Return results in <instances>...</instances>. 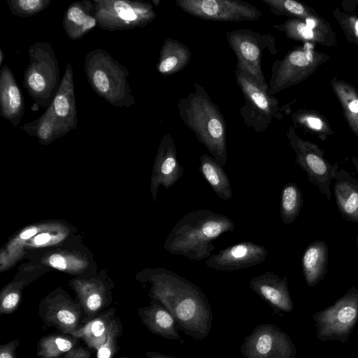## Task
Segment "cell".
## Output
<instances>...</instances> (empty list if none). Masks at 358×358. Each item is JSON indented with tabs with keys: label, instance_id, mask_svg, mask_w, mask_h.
<instances>
[{
	"label": "cell",
	"instance_id": "6da1fadb",
	"mask_svg": "<svg viewBox=\"0 0 358 358\" xmlns=\"http://www.w3.org/2000/svg\"><path fill=\"white\" fill-rule=\"evenodd\" d=\"M152 296L173 315L179 328L196 340L206 338L212 326L210 305L199 287L178 273L158 270Z\"/></svg>",
	"mask_w": 358,
	"mask_h": 358
},
{
	"label": "cell",
	"instance_id": "7a4b0ae2",
	"mask_svg": "<svg viewBox=\"0 0 358 358\" xmlns=\"http://www.w3.org/2000/svg\"><path fill=\"white\" fill-rule=\"evenodd\" d=\"M234 221L210 210H195L185 215L174 225L165 241V249L192 261L208 258L215 249L213 241L233 231Z\"/></svg>",
	"mask_w": 358,
	"mask_h": 358
},
{
	"label": "cell",
	"instance_id": "3957f363",
	"mask_svg": "<svg viewBox=\"0 0 358 358\" xmlns=\"http://www.w3.org/2000/svg\"><path fill=\"white\" fill-rule=\"evenodd\" d=\"M178 113L185 125L196 136L212 157L222 166L227 164V124L217 104L206 89L195 83L194 91L178 103Z\"/></svg>",
	"mask_w": 358,
	"mask_h": 358
},
{
	"label": "cell",
	"instance_id": "277c9868",
	"mask_svg": "<svg viewBox=\"0 0 358 358\" xmlns=\"http://www.w3.org/2000/svg\"><path fill=\"white\" fill-rule=\"evenodd\" d=\"M235 77L245 99L239 110L245 125L257 132H262L273 120L282 118L284 107H280L278 101L268 93V87L262 85L238 66H236Z\"/></svg>",
	"mask_w": 358,
	"mask_h": 358
},
{
	"label": "cell",
	"instance_id": "5b68a950",
	"mask_svg": "<svg viewBox=\"0 0 358 358\" xmlns=\"http://www.w3.org/2000/svg\"><path fill=\"white\" fill-rule=\"evenodd\" d=\"M313 45L305 43L290 50L282 59L274 62L268 83L271 95L299 84L330 59V56L315 50Z\"/></svg>",
	"mask_w": 358,
	"mask_h": 358
},
{
	"label": "cell",
	"instance_id": "8992f818",
	"mask_svg": "<svg viewBox=\"0 0 358 358\" xmlns=\"http://www.w3.org/2000/svg\"><path fill=\"white\" fill-rule=\"evenodd\" d=\"M318 340L346 343L358 322V288L352 287L332 305L313 315Z\"/></svg>",
	"mask_w": 358,
	"mask_h": 358
},
{
	"label": "cell",
	"instance_id": "52a82bcc",
	"mask_svg": "<svg viewBox=\"0 0 358 358\" xmlns=\"http://www.w3.org/2000/svg\"><path fill=\"white\" fill-rule=\"evenodd\" d=\"M227 43L234 52L236 66L252 76L262 85L268 87L262 69L263 52H278L274 37L245 28L226 33Z\"/></svg>",
	"mask_w": 358,
	"mask_h": 358
},
{
	"label": "cell",
	"instance_id": "ba28073f",
	"mask_svg": "<svg viewBox=\"0 0 358 358\" xmlns=\"http://www.w3.org/2000/svg\"><path fill=\"white\" fill-rule=\"evenodd\" d=\"M287 136L294 151L296 162L306 171L309 182L330 201L331 184L338 171V163L329 162L324 157V150L317 145L300 138L294 127H289Z\"/></svg>",
	"mask_w": 358,
	"mask_h": 358
},
{
	"label": "cell",
	"instance_id": "9c48e42d",
	"mask_svg": "<svg viewBox=\"0 0 358 358\" xmlns=\"http://www.w3.org/2000/svg\"><path fill=\"white\" fill-rule=\"evenodd\" d=\"M178 7L190 15L210 21L239 22L257 20L262 11L242 0H176Z\"/></svg>",
	"mask_w": 358,
	"mask_h": 358
},
{
	"label": "cell",
	"instance_id": "30bf717a",
	"mask_svg": "<svg viewBox=\"0 0 358 358\" xmlns=\"http://www.w3.org/2000/svg\"><path fill=\"white\" fill-rule=\"evenodd\" d=\"M244 358H296V348L290 337L272 324L257 326L241 348Z\"/></svg>",
	"mask_w": 358,
	"mask_h": 358
},
{
	"label": "cell",
	"instance_id": "8fae6325",
	"mask_svg": "<svg viewBox=\"0 0 358 358\" xmlns=\"http://www.w3.org/2000/svg\"><path fill=\"white\" fill-rule=\"evenodd\" d=\"M267 249L250 241L229 245L211 255L206 265L212 269L230 272L256 266L266 260Z\"/></svg>",
	"mask_w": 358,
	"mask_h": 358
},
{
	"label": "cell",
	"instance_id": "7c38bea8",
	"mask_svg": "<svg viewBox=\"0 0 358 358\" xmlns=\"http://www.w3.org/2000/svg\"><path fill=\"white\" fill-rule=\"evenodd\" d=\"M272 27L284 33L286 37L292 40L318 43L327 47L337 43L336 36L330 24L320 16L305 20L289 18Z\"/></svg>",
	"mask_w": 358,
	"mask_h": 358
},
{
	"label": "cell",
	"instance_id": "4fadbf2b",
	"mask_svg": "<svg viewBox=\"0 0 358 358\" xmlns=\"http://www.w3.org/2000/svg\"><path fill=\"white\" fill-rule=\"evenodd\" d=\"M250 289L266 301L275 312L290 313L294 304L288 289L287 278L273 271L253 277L249 282Z\"/></svg>",
	"mask_w": 358,
	"mask_h": 358
},
{
	"label": "cell",
	"instance_id": "5bb4252c",
	"mask_svg": "<svg viewBox=\"0 0 358 358\" xmlns=\"http://www.w3.org/2000/svg\"><path fill=\"white\" fill-rule=\"evenodd\" d=\"M334 180V193L339 213L345 220L358 223V179L341 168Z\"/></svg>",
	"mask_w": 358,
	"mask_h": 358
},
{
	"label": "cell",
	"instance_id": "9a60e30c",
	"mask_svg": "<svg viewBox=\"0 0 358 358\" xmlns=\"http://www.w3.org/2000/svg\"><path fill=\"white\" fill-rule=\"evenodd\" d=\"M184 174V169L177 157V150L171 134H167L162 140L159 155L157 159L155 188L161 183L168 189L173 185Z\"/></svg>",
	"mask_w": 358,
	"mask_h": 358
},
{
	"label": "cell",
	"instance_id": "2e32d148",
	"mask_svg": "<svg viewBox=\"0 0 358 358\" xmlns=\"http://www.w3.org/2000/svg\"><path fill=\"white\" fill-rule=\"evenodd\" d=\"M328 259V246L324 241H315L306 247L301 258V268L308 286L316 285L324 278Z\"/></svg>",
	"mask_w": 358,
	"mask_h": 358
},
{
	"label": "cell",
	"instance_id": "e0dca14e",
	"mask_svg": "<svg viewBox=\"0 0 358 358\" xmlns=\"http://www.w3.org/2000/svg\"><path fill=\"white\" fill-rule=\"evenodd\" d=\"M138 314L142 322L153 334L169 340H177L180 338L176 320L164 306L152 303L148 307L140 309Z\"/></svg>",
	"mask_w": 358,
	"mask_h": 358
},
{
	"label": "cell",
	"instance_id": "ac0fdd59",
	"mask_svg": "<svg viewBox=\"0 0 358 358\" xmlns=\"http://www.w3.org/2000/svg\"><path fill=\"white\" fill-rule=\"evenodd\" d=\"M191 57L190 49L187 45L177 39L169 38L162 48L158 71L165 75L176 73L188 65Z\"/></svg>",
	"mask_w": 358,
	"mask_h": 358
},
{
	"label": "cell",
	"instance_id": "d6986e66",
	"mask_svg": "<svg viewBox=\"0 0 358 358\" xmlns=\"http://www.w3.org/2000/svg\"><path fill=\"white\" fill-rule=\"evenodd\" d=\"M199 170L213 192L222 199L232 197V189L229 177L222 166L208 155L203 154L199 158Z\"/></svg>",
	"mask_w": 358,
	"mask_h": 358
},
{
	"label": "cell",
	"instance_id": "ffe728a7",
	"mask_svg": "<svg viewBox=\"0 0 358 358\" xmlns=\"http://www.w3.org/2000/svg\"><path fill=\"white\" fill-rule=\"evenodd\" d=\"M330 85L340 101L350 129L358 137V91L337 78H334Z\"/></svg>",
	"mask_w": 358,
	"mask_h": 358
},
{
	"label": "cell",
	"instance_id": "44dd1931",
	"mask_svg": "<svg viewBox=\"0 0 358 358\" xmlns=\"http://www.w3.org/2000/svg\"><path fill=\"white\" fill-rule=\"evenodd\" d=\"M80 317V310L68 303H53L45 310V319L48 322L69 334L76 330Z\"/></svg>",
	"mask_w": 358,
	"mask_h": 358
},
{
	"label": "cell",
	"instance_id": "7402d4cb",
	"mask_svg": "<svg viewBox=\"0 0 358 358\" xmlns=\"http://www.w3.org/2000/svg\"><path fill=\"white\" fill-rule=\"evenodd\" d=\"M302 206L303 196L299 186L292 182L286 183L280 194V214L282 222L293 223L299 215Z\"/></svg>",
	"mask_w": 358,
	"mask_h": 358
},
{
	"label": "cell",
	"instance_id": "603a6c76",
	"mask_svg": "<svg viewBox=\"0 0 358 358\" xmlns=\"http://www.w3.org/2000/svg\"><path fill=\"white\" fill-rule=\"evenodd\" d=\"M110 324L107 318L99 317L70 334L81 338L90 348L98 350L107 340Z\"/></svg>",
	"mask_w": 358,
	"mask_h": 358
},
{
	"label": "cell",
	"instance_id": "cb8c5ba5",
	"mask_svg": "<svg viewBox=\"0 0 358 358\" xmlns=\"http://www.w3.org/2000/svg\"><path fill=\"white\" fill-rule=\"evenodd\" d=\"M277 16H286L292 19L305 20L320 15L308 6L294 0H262Z\"/></svg>",
	"mask_w": 358,
	"mask_h": 358
},
{
	"label": "cell",
	"instance_id": "d4e9b609",
	"mask_svg": "<svg viewBox=\"0 0 358 358\" xmlns=\"http://www.w3.org/2000/svg\"><path fill=\"white\" fill-rule=\"evenodd\" d=\"M74 341L65 336L50 335L43 337L38 344L37 354L41 358H59L71 350Z\"/></svg>",
	"mask_w": 358,
	"mask_h": 358
},
{
	"label": "cell",
	"instance_id": "484cf974",
	"mask_svg": "<svg viewBox=\"0 0 358 358\" xmlns=\"http://www.w3.org/2000/svg\"><path fill=\"white\" fill-rule=\"evenodd\" d=\"M292 119L295 124L323 137L332 135L334 133L325 117L317 112L299 110L292 115Z\"/></svg>",
	"mask_w": 358,
	"mask_h": 358
},
{
	"label": "cell",
	"instance_id": "4316f807",
	"mask_svg": "<svg viewBox=\"0 0 358 358\" xmlns=\"http://www.w3.org/2000/svg\"><path fill=\"white\" fill-rule=\"evenodd\" d=\"M334 15L338 22L347 39L352 43L358 45V17L340 11L334 10Z\"/></svg>",
	"mask_w": 358,
	"mask_h": 358
},
{
	"label": "cell",
	"instance_id": "83f0119b",
	"mask_svg": "<svg viewBox=\"0 0 358 358\" xmlns=\"http://www.w3.org/2000/svg\"><path fill=\"white\" fill-rule=\"evenodd\" d=\"M118 329L115 322H111L106 343L97 350L96 358H113Z\"/></svg>",
	"mask_w": 358,
	"mask_h": 358
},
{
	"label": "cell",
	"instance_id": "f1b7e54d",
	"mask_svg": "<svg viewBox=\"0 0 358 358\" xmlns=\"http://www.w3.org/2000/svg\"><path fill=\"white\" fill-rule=\"evenodd\" d=\"M68 18L78 25L83 26V31L94 27L96 21L90 16H87L83 11L77 7H72L68 11Z\"/></svg>",
	"mask_w": 358,
	"mask_h": 358
},
{
	"label": "cell",
	"instance_id": "f546056e",
	"mask_svg": "<svg viewBox=\"0 0 358 358\" xmlns=\"http://www.w3.org/2000/svg\"><path fill=\"white\" fill-rule=\"evenodd\" d=\"M20 301L17 292H12L6 294L1 301L0 312L2 314H8L13 311Z\"/></svg>",
	"mask_w": 358,
	"mask_h": 358
},
{
	"label": "cell",
	"instance_id": "4dcf8cb0",
	"mask_svg": "<svg viewBox=\"0 0 358 358\" xmlns=\"http://www.w3.org/2000/svg\"><path fill=\"white\" fill-rule=\"evenodd\" d=\"M114 8L119 17L122 20L132 21L137 18V15L132 8L123 1H115Z\"/></svg>",
	"mask_w": 358,
	"mask_h": 358
},
{
	"label": "cell",
	"instance_id": "1f68e13d",
	"mask_svg": "<svg viewBox=\"0 0 358 358\" xmlns=\"http://www.w3.org/2000/svg\"><path fill=\"white\" fill-rule=\"evenodd\" d=\"M69 102L67 99L63 95L57 96L55 99V108L56 113L61 117H64L69 111Z\"/></svg>",
	"mask_w": 358,
	"mask_h": 358
},
{
	"label": "cell",
	"instance_id": "d6a6232c",
	"mask_svg": "<svg viewBox=\"0 0 358 358\" xmlns=\"http://www.w3.org/2000/svg\"><path fill=\"white\" fill-rule=\"evenodd\" d=\"M94 82L97 89L101 92H106L108 90L109 81L106 75L103 71H96L94 73Z\"/></svg>",
	"mask_w": 358,
	"mask_h": 358
},
{
	"label": "cell",
	"instance_id": "836d02e7",
	"mask_svg": "<svg viewBox=\"0 0 358 358\" xmlns=\"http://www.w3.org/2000/svg\"><path fill=\"white\" fill-rule=\"evenodd\" d=\"M29 86L35 91L40 92L45 87V80L39 73L31 74L29 78Z\"/></svg>",
	"mask_w": 358,
	"mask_h": 358
},
{
	"label": "cell",
	"instance_id": "e575fe53",
	"mask_svg": "<svg viewBox=\"0 0 358 358\" xmlns=\"http://www.w3.org/2000/svg\"><path fill=\"white\" fill-rule=\"evenodd\" d=\"M17 341L10 342L0 348V358H16L15 355V350L17 345Z\"/></svg>",
	"mask_w": 358,
	"mask_h": 358
},
{
	"label": "cell",
	"instance_id": "d590c367",
	"mask_svg": "<svg viewBox=\"0 0 358 358\" xmlns=\"http://www.w3.org/2000/svg\"><path fill=\"white\" fill-rule=\"evenodd\" d=\"M9 103L11 108H17L21 103L20 94L16 86H11L8 90Z\"/></svg>",
	"mask_w": 358,
	"mask_h": 358
},
{
	"label": "cell",
	"instance_id": "8d00e7d4",
	"mask_svg": "<svg viewBox=\"0 0 358 358\" xmlns=\"http://www.w3.org/2000/svg\"><path fill=\"white\" fill-rule=\"evenodd\" d=\"M50 264L55 268L64 270L66 267L64 258L58 254L52 255L49 259Z\"/></svg>",
	"mask_w": 358,
	"mask_h": 358
},
{
	"label": "cell",
	"instance_id": "74e56055",
	"mask_svg": "<svg viewBox=\"0 0 358 358\" xmlns=\"http://www.w3.org/2000/svg\"><path fill=\"white\" fill-rule=\"evenodd\" d=\"M64 358H90V353L83 348H76L67 352Z\"/></svg>",
	"mask_w": 358,
	"mask_h": 358
},
{
	"label": "cell",
	"instance_id": "f35d334b",
	"mask_svg": "<svg viewBox=\"0 0 358 358\" xmlns=\"http://www.w3.org/2000/svg\"><path fill=\"white\" fill-rule=\"evenodd\" d=\"M40 3L39 0H20L18 1L20 6L27 10L36 8Z\"/></svg>",
	"mask_w": 358,
	"mask_h": 358
},
{
	"label": "cell",
	"instance_id": "ab89813d",
	"mask_svg": "<svg viewBox=\"0 0 358 358\" xmlns=\"http://www.w3.org/2000/svg\"><path fill=\"white\" fill-rule=\"evenodd\" d=\"M50 239L48 234H41L35 237L34 242L36 245H42L47 243Z\"/></svg>",
	"mask_w": 358,
	"mask_h": 358
},
{
	"label": "cell",
	"instance_id": "60d3db41",
	"mask_svg": "<svg viewBox=\"0 0 358 358\" xmlns=\"http://www.w3.org/2000/svg\"><path fill=\"white\" fill-rule=\"evenodd\" d=\"M146 357L147 358H178V357H174L172 356L164 355L160 352H148L146 353Z\"/></svg>",
	"mask_w": 358,
	"mask_h": 358
},
{
	"label": "cell",
	"instance_id": "b9f144b4",
	"mask_svg": "<svg viewBox=\"0 0 358 358\" xmlns=\"http://www.w3.org/2000/svg\"><path fill=\"white\" fill-rule=\"evenodd\" d=\"M36 232H37V230L36 228H31V229H27L20 234V238L22 239H24V240L28 239V238H31V236H33Z\"/></svg>",
	"mask_w": 358,
	"mask_h": 358
},
{
	"label": "cell",
	"instance_id": "7bdbcfd3",
	"mask_svg": "<svg viewBox=\"0 0 358 358\" xmlns=\"http://www.w3.org/2000/svg\"><path fill=\"white\" fill-rule=\"evenodd\" d=\"M50 131V126L48 124H44L41 128H40V135L43 137V138H46L47 136L48 135V132L46 131Z\"/></svg>",
	"mask_w": 358,
	"mask_h": 358
},
{
	"label": "cell",
	"instance_id": "ee69618b",
	"mask_svg": "<svg viewBox=\"0 0 358 358\" xmlns=\"http://www.w3.org/2000/svg\"><path fill=\"white\" fill-rule=\"evenodd\" d=\"M352 162H353V164H354V165H355V168L357 169V171L358 173V159H356L355 157H353L352 158Z\"/></svg>",
	"mask_w": 358,
	"mask_h": 358
},
{
	"label": "cell",
	"instance_id": "f6af8a7d",
	"mask_svg": "<svg viewBox=\"0 0 358 358\" xmlns=\"http://www.w3.org/2000/svg\"><path fill=\"white\" fill-rule=\"evenodd\" d=\"M356 245H357V250L358 252V237L357 238V240H356Z\"/></svg>",
	"mask_w": 358,
	"mask_h": 358
}]
</instances>
